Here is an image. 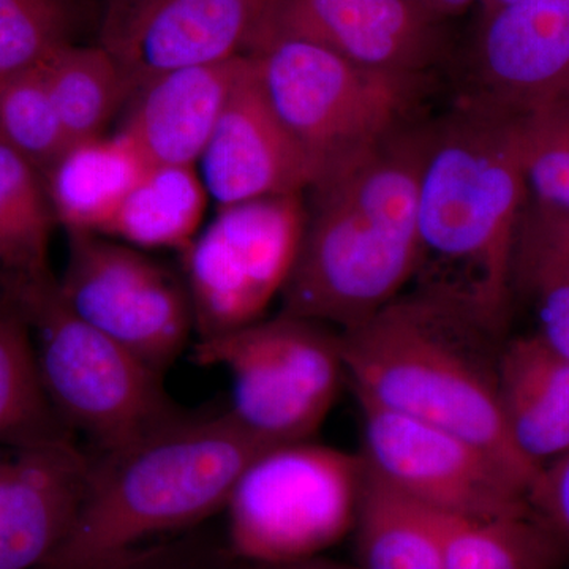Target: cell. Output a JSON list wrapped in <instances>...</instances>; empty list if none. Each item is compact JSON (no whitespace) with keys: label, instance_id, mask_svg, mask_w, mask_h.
<instances>
[{"label":"cell","instance_id":"obj_33","mask_svg":"<svg viewBox=\"0 0 569 569\" xmlns=\"http://www.w3.org/2000/svg\"><path fill=\"white\" fill-rule=\"evenodd\" d=\"M419 7L436 14L440 20L449 21L466 13L478 0H413Z\"/></svg>","mask_w":569,"mask_h":569},{"label":"cell","instance_id":"obj_11","mask_svg":"<svg viewBox=\"0 0 569 569\" xmlns=\"http://www.w3.org/2000/svg\"><path fill=\"white\" fill-rule=\"evenodd\" d=\"M358 403L359 455L396 492L458 518H497L530 508L529 485L485 448L443 427Z\"/></svg>","mask_w":569,"mask_h":569},{"label":"cell","instance_id":"obj_14","mask_svg":"<svg viewBox=\"0 0 569 569\" xmlns=\"http://www.w3.org/2000/svg\"><path fill=\"white\" fill-rule=\"evenodd\" d=\"M447 22L413 0H276L260 36L293 33L366 69L427 77L447 54Z\"/></svg>","mask_w":569,"mask_h":569},{"label":"cell","instance_id":"obj_23","mask_svg":"<svg viewBox=\"0 0 569 569\" xmlns=\"http://www.w3.org/2000/svg\"><path fill=\"white\" fill-rule=\"evenodd\" d=\"M71 438L56 415L43 383L31 329L0 302V448Z\"/></svg>","mask_w":569,"mask_h":569},{"label":"cell","instance_id":"obj_4","mask_svg":"<svg viewBox=\"0 0 569 569\" xmlns=\"http://www.w3.org/2000/svg\"><path fill=\"white\" fill-rule=\"evenodd\" d=\"M498 337L459 307L411 290L340 331V343L356 399L467 438L530 489L539 470L512 447L498 402Z\"/></svg>","mask_w":569,"mask_h":569},{"label":"cell","instance_id":"obj_31","mask_svg":"<svg viewBox=\"0 0 569 569\" xmlns=\"http://www.w3.org/2000/svg\"><path fill=\"white\" fill-rule=\"evenodd\" d=\"M91 569H231L227 560L203 542H160L141 546Z\"/></svg>","mask_w":569,"mask_h":569},{"label":"cell","instance_id":"obj_32","mask_svg":"<svg viewBox=\"0 0 569 569\" xmlns=\"http://www.w3.org/2000/svg\"><path fill=\"white\" fill-rule=\"evenodd\" d=\"M527 501L569 553V452L539 468Z\"/></svg>","mask_w":569,"mask_h":569},{"label":"cell","instance_id":"obj_3","mask_svg":"<svg viewBox=\"0 0 569 569\" xmlns=\"http://www.w3.org/2000/svg\"><path fill=\"white\" fill-rule=\"evenodd\" d=\"M266 448L223 410L182 411L138 440L96 452L69 533L39 569H91L192 529L223 512Z\"/></svg>","mask_w":569,"mask_h":569},{"label":"cell","instance_id":"obj_35","mask_svg":"<svg viewBox=\"0 0 569 569\" xmlns=\"http://www.w3.org/2000/svg\"><path fill=\"white\" fill-rule=\"evenodd\" d=\"M523 0H478L477 6L481 14L492 13V11L505 9V7L515 6Z\"/></svg>","mask_w":569,"mask_h":569},{"label":"cell","instance_id":"obj_25","mask_svg":"<svg viewBox=\"0 0 569 569\" xmlns=\"http://www.w3.org/2000/svg\"><path fill=\"white\" fill-rule=\"evenodd\" d=\"M52 222L43 178L0 141V274L50 271Z\"/></svg>","mask_w":569,"mask_h":569},{"label":"cell","instance_id":"obj_34","mask_svg":"<svg viewBox=\"0 0 569 569\" xmlns=\"http://www.w3.org/2000/svg\"><path fill=\"white\" fill-rule=\"evenodd\" d=\"M246 569H358L350 565L337 563V561L325 559L323 556L316 559L295 561V563L271 565V567H257V565H247Z\"/></svg>","mask_w":569,"mask_h":569},{"label":"cell","instance_id":"obj_2","mask_svg":"<svg viewBox=\"0 0 569 569\" xmlns=\"http://www.w3.org/2000/svg\"><path fill=\"white\" fill-rule=\"evenodd\" d=\"M426 123L328 168L310 187L306 230L280 312L355 328L406 293L418 263Z\"/></svg>","mask_w":569,"mask_h":569},{"label":"cell","instance_id":"obj_20","mask_svg":"<svg viewBox=\"0 0 569 569\" xmlns=\"http://www.w3.org/2000/svg\"><path fill=\"white\" fill-rule=\"evenodd\" d=\"M351 535L358 569H445L440 512L396 492L367 467Z\"/></svg>","mask_w":569,"mask_h":569},{"label":"cell","instance_id":"obj_1","mask_svg":"<svg viewBox=\"0 0 569 569\" xmlns=\"http://www.w3.org/2000/svg\"><path fill=\"white\" fill-rule=\"evenodd\" d=\"M527 201L519 114L460 97L455 110L426 123L413 290L500 336Z\"/></svg>","mask_w":569,"mask_h":569},{"label":"cell","instance_id":"obj_5","mask_svg":"<svg viewBox=\"0 0 569 569\" xmlns=\"http://www.w3.org/2000/svg\"><path fill=\"white\" fill-rule=\"evenodd\" d=\"M0 288L31 329L56 415L96 452L121 448L182 413L164 391L162 373L71 312L51 271L0 274Z\"/></svg>","mask_w":569,"mask_h":569},{"label":"cell","instance_id":"obj_13","mask_svg":"<svg viewBox=\"0 0 569 569\" xmlns=\"http://www.w3.org/2000/svg\"><path fill=\"white\" fill-rule=\"evenodd\" d=\"M466 96L526 112L569 100V0H523L481 14Z\"/></svg>","mask_w":569,"mask_h":569},{"label":"cell","instance_id":"obj_28","mask_svg":"<svg viewBox=\"0 0 569 569\" xmlns=\"http://www.w3.org/2000/svg\"><path fill=\"white\" fill-rule=\"evenodd\" d=\"M67 0H0V84L70 44Z\"/></svg>","mask_w":569,"mask_h":569},{"label":"cell","instance_id":"obj_22","mask_svg":"<svg viewBox=\"0 0 569 569\" xmlns=\"http://www.w3.org/2000/svg\"><path fill=\"white\" fill-rule=\"evenodd\" d=\"M441 530L445 569H563L569 560L531 508L488 519L441 515Z\"/></svg>","mask_w":569,"mask_h":569},{"label":"cell","instance_id":"obj_27","mask_svg":"<svg viewBox=\"0 0 569 569\" xmlns=\"http://www.w3.org/2000/svg\"><path fill=\"white\" fill-rule=\"evenodd\" d=\"M529 203L569 216V100L519 114Z\"/></svg>","mask_w":569,"mask_h":569},{"label":"cell","instance_id":"obj_9","mask_svg":"<svg viewBox=\"0 0 569 569\" xmlns=\"http://www.w3.org/2000/svg\"><path fill=\"white\" fill-rule=\"evenodd\" d=\"M306 219L302 194L217 209L181 253L198 339L264 318L293 274Z\"/></svg>","mask_w":569,"mask_h":569},{"label":"cell","instance_id":"obj_17","mask_svg":"<svg viewBox=\"0 0 569 569\" xmlns=\"http://www.w3.org/2000/svg\"><path fill=\"white\" fill-rule=\"evenodd\" d=\"M246 67L247 54L157 74L133 93L121 132L149 164L197 167Z\"/></svg>","mask_w":569,"mask_h":569},{"label":"cell","instance_id":"obj_19","mask_svg":"<svg viewBox=\"0 0 569 569\" xmlns=\"http://www.w3.org/2000/svg\"><path fill=\"white\" fill-rule=\"evenodd\" d=\"M148 167L121 130L71 142L41 174L56 222L69 234L102 236Z\"/></svg>","mask_w":569,"mask_h":569},{"label":"cell","instance_id":"obj_15","mask_svg":"<svg viewBox=\"0 0 569 569\" xmlns=\"http://www.w3.org/2000/svg\"><path fill=\"white\" fill-rule=\"evenodd\" d=\"M217 209L269 197L302 194L320 168L284 129L247 67L197 163Z\"/></svg>","mask_w":569,"mask_h":569},{"label":"cell","instance_id":"obj_29","mask_svg":"<svg viewBox=\"0 0 569 569\" xmlns=\"http://www.w3.org/2000/svg\"><path fill=\"white\" fill-rule=\"evenodd\" d=\"M538 274L569 276V216L527 203L516 244L515 290L520 280Z\"/></svg>","mask_w":569,"mask_h":569},{"label":"cell","instance_id":"obj_26","mask_svg":"<svg viewBox=\"0 0 569 569\" xmlns=\"http://www.w3.org/2000/svg\"><path fill=\"white\" fill-rule=\"evenodd\" d=\"M0 141L40 174L71 144L41 66L0 84Z\"/></svg>","mask_w":569,"mask_h":569},{"label":"cell","instance_id":"obj_10","mask_svg":"<svg viewBox=\"0 0 569 569\" xmlns=\"http://www.w3.org/2000/svg\"><path fill=\"white\" fill-rule=\"evenodd\" d=\"M59 293L71 312L157 372L194 331L186 282L142 250L99 234H69Z\"/></svg>","mask_w":569,"mask_h":569},{"label":"cell","instance_id":"obj_6","mask_svg":"<svg viewBox=\"0 0 569 569\" xmlns=\"http://www.w3.org/2000/svg\"><path fill=\"white\" fill-rule=\"evenodd\" d=\"M247 56L269 107L320 174L413 123L426 91L427 77L366 69L293 33L263 32Z\"/></svg>","mask_w":569,"mask_h":569},{"label":"cell","instance_id":"obj_18","mask_svg":"<svg viewBox=\"0 0 569 569\" xmlns=\"http://www.w3.org/2000/svg\"><path fill=\"white\" fill-rule=\"evenodd\" d=\"M498 402L509 440L530 466L569 452V361L535 332L501 343Z\"/></svg>","mask_w":569,"mask_h":569},{"label":"cell","instance_id":"obj_21","mask_svg":"<svg viewBox=\"0 0 569 569\" xmlns=\"http://www.w3.org/2000/svg\"><path fill=\"white\" fill-rule=\"evenodd\" d=\"M208 193L197 167L149 164L102 236L182 253L201 231Z\"/></svg>","mask_w":569,"mask_h":569},{"label":"cell","instance_id":"obj_12","mask_svg":"<svg viewBox=\"0 0 569 569\" xmlns=\"http://www.w3.org/2000/svg\"><path fill=\"white\" fill-rule=\"evenodd\" d=\"M276 0H102L99 47L132 89L164 71L244 56Z\"/></svg>","mask_w":569,"mask_h":569},{"label":"cell","instance_id":"obj_7","mask_svg":"<svg viewBox=\"0 0 569 569\" xmlns=\"http://www.w3.org/2000/svg\"><path fill=\"white\" fill-rule=\"evenodd\" d=\"M365 478L359 452L313 438L263 449L223 509L231 556L257 567L323 556L353 531Z\"/></svg>","mask_w":569,"mask_h":569},{"label":"cell","instance_id":"obj_30","mask_svg":"<svg viewBox=\"0 0 569 569\" xmlns=\"http://www.w3.org/2000/svg\"><path fill=\"white\" fill-rule=\"evenodd\" d=\"M526 291L537 312L535 335L569 361V276L538 274L520 280L516 290Z\"/></svg>","mask_w":569,"mask_h":569},{"label":"cell","instance_id":"obj_16","mask_svg":"<svg viewBox=\"0 0 569 569\" xmlns=\"http://www.w3.org/2000/svg\"><path fill=\"white\" fill-rule=\"evenodd\" d=\"M91 456L73 438L0 448V569H39L69 533Z\"/></svg>","mask_w":569,"mask_h":569},{"label":"cell","instance_id":"obj_24","mask_svg":"<svg viewBox=\"0 0 569 569\" xmlns=\"http://www.w3.org/2000/svg\"><path fill=\"white\" fill-rule=\"evenodd\" d=\"M52 103L70 141L103 134L132 89L102 47L67 44L41 63Z\"/></svg>","mask_w":569,"mask_h":569},{"label":"cell","instance_id":"obj_8","mask_svg":"<svg viewBox=\"0 0 569 569\" xmlns=\"http://www.w3.org/2000/svg\"><path fill=\"white\" fill-rule=\"evenodd\" d=\"M190 358L227 370L231 397L224 410L268 447L312 440L347 380L340 331L284 312L198 339Z\"/></svg>","mask_w":569,"mask_h":569}]
</instances>
